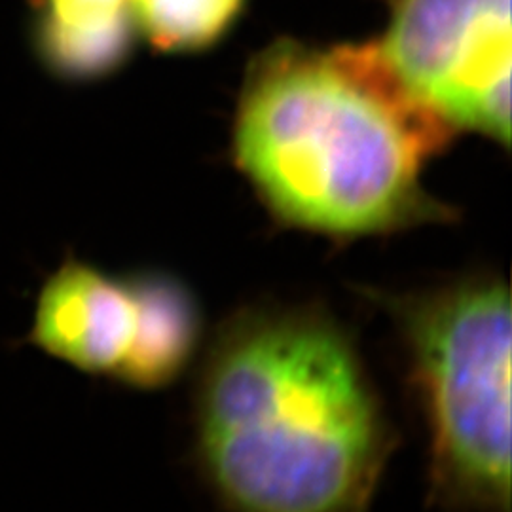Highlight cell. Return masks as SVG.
Wrapping results in <instances>:
<instances>
[{
	"label": "cell",
	"mask_w": 512,
	"mask_h": 512,
	"mask_svg": "<svg viewBox=\"0 0 512 512\" xmlns=\"http://www.w3.org/2000/svg\"><path fill=\"white\" fill-rule=\"evenodd\" d=\"M137 313L128 355L112 382L131 391H162L194 366L205 346L198 296L175 275L160 270L129 274Z\"/></svg>",
	"instance_id": "obj_6"
},
{
	"label": "cell",
	"mask_w": 512,
	"mask_h": 512,
	"mask_svg": "<svg viewBox=\"0 0 512 512\" xmlns=\"http://www.w3.org/2000/svg\"><path fill=\"white\" fill-rule=\"evenodd\" d=\"M249 0H129L139 37L164 54H198L238 25Z\"/></svg>",
	"instance_id": "obj_8"
},
{
	"label": "cell",
	"mask_w": 512,
	"mask_h": 512,
	"mask_svg": "<svg viewBox=\"0 0 512 512\" xmlns=\"http://www.w3.org/2000/svg\"><path fill=\"white\" fill-rule=\"evenodd\" d=\"M378 42L404 82L458 129L511 143V0H385Z\"/></svg>",
	"instance_id": "obj_4"
},
{
	"label": "cell",
	"mask_w": 512,
	"mask_h": 512,
	"mask_svg": "<svg viewBox=\"0 0 512 512\" xmlns=\"http://www.w3.org/2000/svg\"><path fill=\"white\" fill-rule=\"evenodd\" d=\"M31 46L46 71L90 82L128 63L139 38L129 0H33Z\"/></svg>",
	"instance_id": "obj_7"
},
{
	"label": "cell",
	"mask_w": 512,
	"mask_h": 512,
	"mask_svg": "<svg viewBox=\"0 0 512 512\" xmlns=\"http://www.w3.org/2000/svg\"><path fill=\"white\" fill-rule=\"evenodd\" d=\"M135 291L128 275H112L69 255L35 298L25 344L92 378H114L135 330Z\"/></svg>",
	"instance_id": "obj_5"
},
{
	"label": "cell",
	"mask_w": 512,
	"mask_h": 512,
	"mask_svg": "<svg viewBox=\"0 0 512 512\" xmlns=\"http://www.w3.org/2000/svg\"><path fill=\"white\" fill-rule=\"evenodd\" d=\"M456 131L378 42L279 38L247 67L232 148L279 226L349 243L454 222L421 181Z\"/></svg>",
	"instance_id": "obj_2"
},
{
	"label": "cell",
	"mask_w": 512,
	"mask_h": 512,
	"mask_svg": "<svg viewBox=\"0 0 512 512\" xmlns=\"http://www.w3.org/2000/svg\"><path fill=\"white\" fill-rule=\"evenodd\" d=\"M200 357L192 454L222 512L370 511L399 431L334 311L245 304Z\"/></svg>",
	"instance_id": "obj_1"
},
{
	"label": "cell",
	"mask_w": 512,
	"mask_h": 512,
	"mask_svg": "<svg viewBox=\"0 0 512 512\" xmlns=\"http://www.w3.org/2000/svg\"><path fill=\"white\" fill-rule=\"evenodd\" d=\"M387 317L427 433V505L511 512V291L495 272L393 291L355 287Z\"/></svg>",
	"instance_id": "obj_3"
}]
</instances>
